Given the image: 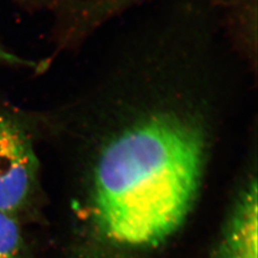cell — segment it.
I'll use <instances>...</instances> for the list:
<instances>
[{
  "label": "cell",
  "mask_w": 258,
  "mask_h": 258,
  "mask_svg": "<svg viewBox=\"0 0 258 258\" xmlns=\"http://www.w3.org/2000/svg\"><path fill=\"white\" fill-rule=\"evenodd\" d=\"M38 161L26 129L0 110V212L19 216L37 184Z\"/></svg>",
  "instance_id": "2"
},
{
  "label": "cell",
  "mask_w": 258,
  "mask_h": 258,
  "mask_svg": "<svg viewBox=\"0 0 258 258\" xmlns=\"http://www.w3.org/2000/svg\"><path fill=\"white\" fill-rule=\"evenodd\" d=\"M23 237L19 216L0 212V258H21Z\"/></svg>",
  "instance_id": "4"
},
{
  "label": "cell",
  "mask_w": 258,
  "mask_h": 258,
  "mask_svg": "<svg viewBox=\"0 0 258 258\" xmlns=\"http://www.w3.org/2000/svg\"><path fill=\"white\" fill-rule=\"evenodd\" d=\"M0 64L19 66V67H32L35 63L27 58L15 54L3 44L0 43Z\"/></svg>",
  "instance_id": "5"
},
{
  "label": "cell",
  "mask_w": 258,
  "mask_h": 258,
  "mask_svg": "<svg viewBox=\"0 0 258 258\" xmlns=\"http://www.w3.org/2000/svg\"><path fill=\"white\" fill-rule=\"evenodd\" d=\"M149 102L100 140L86 168L80 212L102 239L147 249L168 239L203 184L209 132L198 108Z\"/></svg>",
  "instance_id": "1"
},
{
  "label": "cell",
  "mask_w": 258,
  "mask_h": 258,
  "mask_svg": "<svg viewBox=\"0 0 258 258\" xmlns=\"http://www.w3.org/2000/svg\"><path fill=\"white\" fill-rule=\"evenodd\" d=\"M220 258H257V185L248 180L231 208L220 244Z\"/></svg>",
  "instance_id": "3"
}]
</instances>
